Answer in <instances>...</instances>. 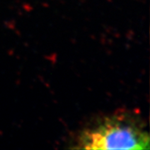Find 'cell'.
<instances>
[{
  "label": "cell",
  "mask_w": 150,
  "mask_h": 150,
  "mask_svg": "<svg viewBox=\"0 0 150 150\" xmlns=\"http://www.w3.org/2000/svg\"><path fill=\"white\" fill-rule=\"evenodd\" d=\"M78 144L83 149H149V136L136 123L114 117L83 131Z\"/></svg>",
  "instance_id": "6da1fadb"
}]
</instances>
